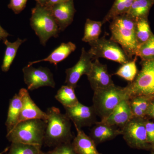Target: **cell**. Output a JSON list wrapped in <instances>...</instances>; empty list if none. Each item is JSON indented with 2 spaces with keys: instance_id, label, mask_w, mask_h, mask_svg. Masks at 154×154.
I'll return each mask as SVG.
<instances>
[{
  "instance_id": "1",
  "label": "cell",
  "mask_w": 154,
  "mask_h": 154,
  "mask_svg": "<svg viewBox=\"0 0 154 154\" xmlns=\"http://www.w3.org/2000/svg\"><path fill=\"white\" fill-rule=\"evenodd\" d=\"M47 126L44 143L48 146L55 147L60 144L71 142L73 138L71 120L59 109L52 107L48 109Z\"/></svg>"
},
{
  "instance_id": "2",
  "label": "cell",
  "mask_w": 154,
  "mask_h": 154,
  "mask_svg": "<svg viewBox=\"0 0 154 154\" xmlns=\"http://www.w3.org/2000/svg\"><path fill=\"white\" fill-rule=\"evenodd\" d=\"M110 39L121 46L131 59L135 56L138 47L135 35V19L127 14L115 17L110 25Z\"/></svg>"
},
{
  "instance_id": "3",
  "label": "cell",
  "mask_w": 154,
  "mask_h": 154,
  "mask_svg": "<svg viewBox=\"0 0 154 154\" xmlns=\"http://www.w3.org/2000/svg\"><path fill=\"white\" fill-rule=\"evenodd\" d=\"M47 121L33 119L21 122L7 133L8 140L11 143L42 146L44 143Z\"/></svg>"
},
{
  "instance_id": "4",
  "label": "cell",
  "mask_w": 154,
  "mask_h": 154,
  "mask_svg": "<svg viewBox=\"0 0 154 154\" xmlns=\"http://www.w3.org/2000/svg\"><path fill=\"white\" fill-rule=\"evenodd\" d=\"M30 25L43 46L50 38L57 37L60 31L49 7L38 3L31 11Z\"/></svg>"
},
{
  "instance_id": "5",
  "label": "cell",
  "mask_w": 154,
  "mask_h": 154,
  "mask_svg": "<svg viewBox=\"0 0 154 154\" xmlns=\"http://www.w3.org/2000/svg\"><path fill=\"white\" fill-rule=\"evenodd\" d=\"M94 92L93 106L101 120L107 118L122 101L129 99L125 87H117L115 85Z\"/></svg>"
},
{
  "instance_id": "6",
  "label": "cell",
  "mask_w": 154,
  "mask_h": 154,
  "mask_svg": "<svg viewBox=\"0 0 154 154\" xmlns=\"http://www.w3.org/2000/svg\"><path fill=\"white\" fill-rule=\"evenodd\" d=\"M142 69L125 87L129 99L142 96L154 99V59L141 61Z\"/></svg>"
},
{
  "instance_id": "7",
  "label": "cell",
  "mask_w": 154,
  "mask_h": 154,
  "mask_svg": "<svg viewBox=\"0 0 154 154\" xmlns=\"http://www.w3.org/2000/svg\"><path fill=\"white\" fill-rule=\"evenodd\" d=\"M91 48L88 52L92 56L93 59L105 58L121 64L126 63L131 59L121 47L115 42L105 37L89 42Z\"/></svg>"
},
{
  "instance_id": "8",
  "label": "cell",
  "mask_w": 154,
  "mask_h": 154,
  "mask_svg": "<svg viewBox=\"0 0 154 154\" xmlns=\"http://www.w3.org/2000/svg\"><path fill=\"white\" fill-rule=\"evenodd\" d=\"M121 130L122 134L130 146L140 149L146 147L149 142L145 118L133 117Z\"/></svg>"
},
{
  "instance_id": "9",
  "label": "cell",
  "mask_w": 154,
  "mask_h": 154,
  "mask_svg": "<svg viewBox=\"0 0 154 154\" xmlns=\"http://www.w3.org/2000/svg\"><path fill=\"white\" fill-rule=\"evenodd\" d=\"M24 81L28 90L33 91L43 87L55 88L53 76L46 68L33 67L32 66L25 67L22 69Z\"/></svg>"
},
{
  "instance_id": "10",
  "label": "cell",
  "mask_w": 154,
  "mask_h": 154,
  "mask_svg": "<svg viewBox=\"0 0 154 154\" xmlns=\"http://www.w3.org/2000/svg\"><path fill=\"white\" fill-rule=\"evenodd\" d=\"M66 113L75 128L82 129L85 127L91 126L97 122V114L93 106H87L79 102L75 106L65 108Z\"/></svg>"
},
{
  "instance_id": "11",
  "label": "cell",
  "mask_w": 154,
  "mask_h": 154,
  "mask_svg": "<svg viewBox=\"0 0 154 154\" xmlns=\"http://www.w3.org/2000/svg\"><path fill=\"white\" fill-rule=\"evenodd\" d=\"M92 60V56L83 48L79 60L77 63L66 70V76L65 83L67 85L75 89L76 88L77 83L81 77L84 75H87L91 71L93 63Z\"/></svg>"
},
{
  "instance_id": "12",
  "label": "cell",
  "mask_w": 154,
  "mask_h": 154,
  "mask_svg": "<svg viewBox=\"0 0 154 154\" xmlns=\"http://www.w3.org/2000/svg\"><path fill=\"white\" fill-rule=\"evenodd\" d=\"M93 91L109 88L114 85L106 65L103 64L96 59L92 63L91 71L87 75Z\"/></svg>"
},
{
  "instance_id": "13",
  "label": "cell",
  "mask_w": 154,
  "mask_h": 154,
  "mask_svg": "<svg viewBox=\"0 0 154 154\" xmlns=\"http://www.w3.org/2000/svg\"><path fill=\"white\" fill-rule=\"evenodd\" d=\"M48 7L60 31L65 30L71 24L76 12L73 0Z\"/></svg>"
},
{
  "instance_id": "14",
  "label": "cell",
  "mask_w": 154,
  "mask_h": 154,
  "mask_svg": "<svg viewBox=\"0 0 154 154\" xmlns=\"http://www.w3.org/2000/svg\"><path fill=\"white\" fill-rule=\"evenodd\" d=\"M19 94L22 97L23 107L18 123L21 122L33 119H42L47 121V113L43 112L36 105L30 97L28 90L22 88L19 91Z\"/></svg>"
},
{
  "instance_id": "15",
  "label": "cell",
  "mask_w": 154,
  "mask_h": 154,
  "mask_svg": "<svg viewBox=\"0 0 154 154\" xmlns=\"http://www.w3.org/2000/svg\"><path fill=\"white\" fill-rule=\"evenodd\" d=\"M129 99L122 101L107 118L101 121L113 126L123 127L133 118Z\"/></svg>"
},
{
  "instance_id": "16",
  "label": "cell",
  "mask_w": 154,
  "mask_h": 154,
  "mask_svg": "<svg viewBox=\"0 0 154 154\" xmlns=\"http://www.w3.org/2000/svg\"><path fill=\"white\" fill-rule=\"evenodd\" d=\"M122 134V130L117 129L102 121L97 122L90 133V137L95 143H99L113 139L119 135Z\"/></svg>"
},
{
  "instance_id": "17",
  "label": "cell",
  "mask_w": 154,
  "mask_h": 154,
  "mask_svg": "<svg viewBox=\"0 0 154 154\" xmlns=\"http://www.w3.org/2000/svg\"><path fill=\"white\" fill-rule=\"evenodd\" d=\"M77 134L72 146L76 154H102L97 149L96 144L82 129L75 128Z\"/></svg>"
},
{
  "instance_id": "18",
  "label": "cell",
  "mask_w": 154,
  "mask_h": 154,
  "mask_svg": "<svg viewBox=\"0 0 154 154\" xmlns=\"http://www.w3.org/2000/svg\"><path fill=\"white\" fill-rule=\"evenodd\" d=\"M76 48L75 45L71 42L67 43H61L48 57L40 60L30 62L27 66H30L34 64L43 61L49 62L50 63L57 66L59 63L65 59L71 53L74 51Z\"/></svg>"
},
{
  "instance_id": "19",
  "label": "cell",
  "mask_w": 154,
  "mask_h": 154,
  "mask_svg": "<svg viewBox=\"0 0 154 154\" xmlns=\"http://www.w3.org/2000/svg\"><path fill=\"white\" fill-rule=\"evenodd\" d=\"M23 107V100L21 95L16 94L10 100L8 117L5 125L7 133L11 131L19 122V116Z\"/></svg>"
},
{
  "instance_id": "20",
  "label": "cell",
  "mask_w": 154,
  "mask_h": 154,
  "mask_svg": "<svg viewBox=\"0 0 154 154\" xmlns=\"http://www.w3.org/2000/svg\"><path fill=\"white\" fill-rule=\"evenodd\" d=\"M26 40V39H21L18 38L16 41L11 42L7 38L3 40V42L6 46V48L2 66V69L3 72L8 71L12 63L16 57L18 49L20 45Z\"/></svg>"
},
{
  "instance_id": "21",
  "label": "cell",
  "mask_w": 154,
  "mask_h": 154,
  "mask_svg": "<svg viewBox=\"0 0 154 154\" xmlns=\"http://www.w3.org/2000/svg\"><path fill=\"white\" fill-rule=\"evenodd\" d=\"M154 0H134L127 14L132 19L148 18Z\"/></svg>"
},
{
  "instance_id": "22",
  "label": "cell",
  "mask_w": 154,
  "mask_h": 154,
  "mask_svg": "<svg viewBox=\"0 0 154 154\" xmlns=\"http://www.w3.org/2000/svg\"><path fill=\"white\" fill-rule=\"evenodd\" d=\"M152 99L145 96H135L130 98V106L134 117L145 118L150 103Z\"/></svg>"
},
{
  "instance_id": "23",
  "label": "cell",
  "mask_w": 154,
  "mask_h": 154,
  "mask_svg": "<svg viewBox=\"0 0 154 154\" xmlns=\"http://www.w3.org/2000/svg\"><path fill=\"white\" fill-rule=\"evenodd\" d=\"M75 88L68 85L63 86L58 91L55 99L63 105L64 108L71 107L79 103L75 92Z\"/></svg>"
},
{
  "instance_id": "24",
  "label": "cell",
  "mask_w": 154,
  "mask_h": 154,
  "mask_svg": "<svg viewBox=\"0 0 154 154\" xmlns=\"http://www.w3.org/2000/svg\"><path fill=\"white\" fill-rule=\"evenodd\" d=\"M134 1L115 0L111 8L102 20V24L109 22L118 16L127 14Z\"/></svg>"
},
{
  "instance_id": "25",
  "label": "cell",
  "mask_w": 154,
  "mask_h": 154,
  "mask_svg": "<svg viewBox=\"0 0 154 154\" xmlns=\"http://www.w3.org/2000/svg\"><path fill=\"white\" fill-rule=\"evenodd\" d=\"M153 34L148 18L135 19V35L138 46L148 41Z\"/></svg>"
},
{
  "instance_id": "26",
  "label": "cell",
  "mask_w": 154,
  "mask_h": 154,
  "mask_svg": "<svg viewBox=\"0 0 154 154\" xmlns=\"http://www.w3.org/2000/svg\"><path fill=\"white\" fill-rule=\"evenodd\" d=\"M102 25V22L87 19L85 24L82 41L89 43L98 39L101 33Z\"/></svg>"
},
{
  "instance_id": "27",
  "label": "cell",
  "mask_w": 154,
  "mask_h": 154,
  "mask_svg": "<svg viewBox=\"0 0 154 154\" xmlns=\"http://www.w3.org/2000/svg\"><path fill=\"white\" fill-rule=\"evenodd\" d=\"M137 57L126 63L122 65V66L116 72L114 75L123 78L125 80L131 82L134 79L138 73L136 62Z\"/></svg>"
},
{
  "instance_id": "28",
  "label": "cell",
  "mask_w": 154,
  "mask_h": 154,
  "mask_svg": "<svg viewBox=\"0 0 154 154\" xmlns=\"http://www.w3.org/2000/svg\"><path fill=\"white\" fill-rule=\"evenodd\" d=\"M135 56L140 58L141 61L154 59V34L144 43L138 46Z\"/></svg>"
},
{
  "instance_id": "29",
  "label": "cell",
  "mask_w": 154,
  "mask_h": 154,
  "mask_svg": "<svg viewBox=\"0 0 154 154\" xmlns=\"http://www.w3.org/2000/svg\"><path fill=\"white\" fill-rule=\"evenodd\" d=\"M41 146L12 143L7 154H42Z\"/></svg>"
},
{
  "instance_id": "30",
  "label": "cell",
  "mask_w": 154,
  "mask_h": 154,
  "mask_svg": "<svg viewBox=\"0 0 154 154\" xmlns=\"http://www.w3.org/2000/svg\"><path fill=\"white\" fill-rule=\"evenodd\" d=\"M42 154H76L71 142L60 144L51 150Z\"/></svg>"
},
{
  "instance_id": "31",
  "label": "cell",
  "mask_w": 154,
  "mask_h": 154,
  "mask_svg": "<svg viewBox=\"0 0 154 154\" xmlns=\"http://www.w3.org/2000/svg\"><path fill=\"white\" fill-rule=\"evenodd\" d=\"M27 2L28 0H11L8 6L15 14H18L25 8Z\"/></svg>"
},
{
  "instance_id": "32",
  "label": "cell",
  "mask_w": 154,
  "mask_h": 154,
  "mask_svg": "<svg viewBox=\"0 0 154 154\" xmlns=\"http://www.w3.org/2000/svg\"><path fill=\"white\" fill-rule=\"evenodd\" d=\"M145 127L149 143L154 144V122L145 119Z\"/></svg>"
},
{
  "instance_id": "33",
  "label": "cell",
  "mask_w": 154,
  "mask_h": 154,
  "mask_svg": "<svg viewBox=\"0 0 154 154\" xmlns=\"http://www.w3.org/2000/svg\"><path fill=\"white\" fill-rule=\"evenodd\" d=\"M146 116L154 119V99H152L150 103Z\"/></svg>"
},
{
  "instance_id": "34",
  "label": "cell",
  "mask_w": 154,
  "mask_h": 154,
  "mask_svg": "<svg viewBox=\"0 0 154 154\" xmlns=\"http://www.w3.org/2000/svg\"><path fill=\"white\" fill-rule=\"evenodd\" d=\"M71 0H48L47 4L45 6L47 7H51V6L55 5V4H59V3L66 2Z\"/></svg>"
},
{
  "instance_id": "35",
  "label": "cell",
  "mask_w": 154,
  "mask_h": 154,
  "mask_svg": "<svg viewBox=\"0 0 154 154\" xmlns=\"http://www.w3.org/2000/svg\"><path fill=\"white\" fill-rule=\"evenodd\" d=\"M9 36H10L9 33H8L5 29H3L2 27L0 25V37L2 38V40L6 39Z\"/></svg>"
},
{
  "instance_id": "36",
  "label": "cell",
  "mask_w": 154,
  "mask_h": 154,
  "mask_svg": "<svg viewBox=\"0 0 154 154\" xmlns=\"http://www.w3.org/2000/svg\"><path fill=\"white\" fill-rule=\"evenodd\" d=\"M37 3L40 4L42 5H45L48 2V0H35Z\"/></svg>"
},
{
  "instance_id": "37",
  "label": "cell",
  "mask_w": 154,
  "mask_h": 154,
  "mask_svg": "<svg viewBox=\"0 0 154 154\" xmlns=\"http://www.w3.org/2000/svg\"><path fill=\"white\" fill-rule=\"evenodd\" d=\"M9 149V147H7L6 148V149H5L3 151L1 152H0V154H4V153H5L7 152L8 151Z\"/></svg>"
},
{
  "instance_id": "38",
  "label": "cell",
  "mask_w": 154,
  "mask_h": 154,
  "mask_svg": "<svg viewBox=\"0 0 154 154\" xmlns=\"http://www.w3.org/2000/svg\"><path fill=\"white\" fill-rule=\"evenodd\" d=\"M2 40V38H1V37H0V41H1V40Z\"/></svg>"
},
{
  "instance_id": "39",
  "label": "cell",
  "mask_w": 154,
  "mask_h": 154,
  "mask_svg": "<svg viewBox=\"0 0 154 154\" xmlns=\"http://www.w3.org/2000/svg\"></svg>"
}]
</instances>
